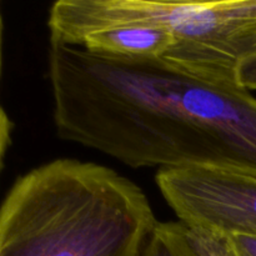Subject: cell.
I'll return each instance as SVG.
<instances>
[{
    "label": "cell",
    "instance_id": "cell-10",
    "mask_svg": "<svg viewBox=\"0 0 256 256\" xmlns=\"http://www.w3.org/2000/svg\"><path fill=\"white\" fill-rule=\"evenodd\" d=\"M10 142H5V140H2L0 142V169H2V158H4L5 152H6V148L9 145Z\"/></svg>",
    "mask_w": 256,
    "mask_h": 256
},
{
    "label": "cell",
    "instance_id": "cell-7",
    "mask_svg": "<svg viewBox=\"0 0 256 256\" xmlns=\"http://www.w3.org/2000/svg\"><path fill=\"white\" fill-rule=\"evenodd\" d=\"M238 82L246 90H256V56L242 62L238 72Z\"/></svg>",
    "mask_w": 256,
    "mask_h": 256
},
{
    "label": "cell",
    "instance_id": "cell-2",
    "mask_svg": "<svg viewBox=\"0 0 256 256\" xmlns=\"http://www.w3.org/2000/svg\"><path fill=\"white\" fill-rule=\"evenodd\" d=\"M158 224L132 180L59 159L19 178L0 206V256H139Z\"/></svg>",
    "mask_w": 256,
    "mask_h": 256
},
{
    "label": "cell",
    "instance_id": "cell-4",
    "mask_svg": "<svg viewBox=\"0 0 256 256\" xmlns=\"http://www.w3.org/2000/svg\"><path fill=\"white\" fill-rule=\"evenodd\" d=\"M156 184L182 224L256 238V178L218 168L160 169Z\"/></svg>",
    "mask_w": 256,
    "mask_h": 256
},
{
    "label": "cell",
    "instance_id": "cell-8",
    "mask_svg": "<svg viewBox=\"0 0 256 256\" xmlns=\"http://www.w3.org/2000/svg\"><path fill=\"white\" fill-rule=\"evenodd\" d=\"M235 256H256V238L246 235H230Z\"/></svg>",
    "mask_w": 256,
    "mask_h": 256
},
{
    "label": "cell",
    "instance_id": "cell-5",
    "mask_svg": "<svg viewBox=\"0 0 256 256\" xmlns=\"http://www.w3.org/2000/svg\"><path fill=\"white\" fill-rule=\"evenodd\" d=\"M92 52L125 59H165L174 38L149 25H120L82 35L74 42Z\"/></svg>",
    "mask_w": 256,
    "mask_h": 256
},
{
    "label": "cell",
    "instance_id": "cell-9",
    "mask_svg": "<svg viewBox=\"0 0 256 256\" xmlns=\"http://www.w3.org/2000/svg\"><path fill=\"white\" fill-rule=\"evenodd\" d=\"M2 20L0 14V74H2ZM10 132H12V122L8 118L6 112L0 105V142H10Z\"/></svg>",
    "mask_w": 256,
    "mask_h": 256
},
{
    "label": "cell",
    "instance_id": "cell-3",
    "mask_svg": "<svg viewBox=\"0 0 256 256\" xmlns=\"http://www.w3.org/2000/svg\"><path fill=\"white\" fill-rule=\"evenodd\" d=\"M48 25L50 40L66 45L120 25L160 28L174 38L162 60L220 85L240 86L239 68L256 56V0H59L50 9Z\"/></svg>",
    "mask_w": 256,
    "mask_h": 256
},
{
    "label": "cell",
    "instance_id": "cell-6",
    "mask_svg": "<svg viewBox=\"0 0 256 256\" xmlns=\"http://www.w3.org/2000/svg\"><path fill=\"white\" fill-rule=\"evenodd\" d=\"M139 256H198L186 242L180 222H158Z\"/></svg>",
    "mask_w": 256,
    "mask_h": 256
},
{
    "label": "cell",
    "instance_id": "cell-1",
    "mask_svg": "<svg viewBox=\"0 0 256 256\" xmlns=\"http://www.w3.org/2000/svg\"><path fill=\"white\" fill-rule=\"evenodd\" d=\"M62 139L132 168H218L256 178V98L162 59H125L52 42Z\"/></svg>",
    "mask_w": 256,
    "mask_h": 256
}]
</instances>
